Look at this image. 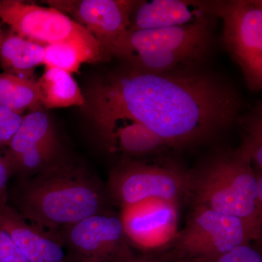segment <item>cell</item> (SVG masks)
<instances>
[{"mask_svg":"<svg viewBox=\"0 0 262 262\" xmlns=\"http://www.w3.org/2000/svg\"><path fill=\"white\" fill-rule=\"evenodd\" d=\"M208 20L168 28L126 31L114 44L110 54L146 72L161 73L194 68L209 48Z\"/></svg>","mask_w":262,"mask_h":262,"instance_id":"cell-4","label":"cell"},{"mask_svg":"<svg viewBox=\"0 0 262 262\" xmlns=\"http://www.w3.org/2000/svg\"><path fill=\"white\" fill-rule=\"evenodd\" d=\"M12 168L6 157L0 155V206L7 205L8 183Z\"/></svg>","mask_w":262,"mask_h":262,"instance_id":"cell-25","label":"cell"},{"mask_svg":"<svg viewBox=\"0 0 262 262\" xmlns=\"http://www.w3.org/2000/svg\"><path fill=\"white\" fill-rule=\"evenodd\" d=\"M127 239L143 253H164L178 233L179 205L151 199L122 208Z\"/></svg>","mask_w":262,"mask_h":262,"instance_id":"cell-9","label":"cell"},{"mask_svg":"<svg viewBox=\"0 0 262 262\" xmlns=\"http://www.w3.org/2000/svg\"><path fill=\"white\" fill-rule=\"evenodd\" d=\"M0 106L21 115L42 110L37 80L0 74Z\"/></svg>","mask_w":262,"mask_h":262,"instance_id":"cell-18","label":"cell"},{"mask_svg":"<svg viewBox=\"0 0 262 262\" xmlns=\"http://www.w3.org/2000/svg\"><path fill=\"white\" fill-rule=\"evenodd\" d=\"M84 63H98L96 58L80 48L69 44L45 46L43 64L46 68H56L72 75L78 72Z\"/></svg>","mask_w":262,"mask_h":262,"instance_id":"cell-19","label":"cell"},{"mask_svg":"<svg viewBox=\"0 0 262 262\" xmlns=\"http://www.w3.org/2000/svg\"><path fill=\"white\" fill-rule=\"evenodd\" d=\"M84 98L96 128L133 119L168 146L211 137L230 125L241 107L229 84L194 68L161 73L121 69L97 79Z\"/></svg>","mask_w":262,"mask_h":262,"instance_id":"cell-1","label":"cell"},{"mask_svg":"<svg viewBox=\"0 0 262 262\" xmlns=\"http://www.w3.org/2000/svg\"><path fill=\"white\" fill-rule=\"evenodd\" d=\"M207 13L222 18L223 41L243 71L249 89L262 87V2L259 0L201 2Z\"/></svg>","mask_w":262,"mask_h":262,"instance_id":"cell-7","label":"cell"},{"mask_svg":"<svg viewBox=\"0 0 262 262\" xmlns=\"http://www.w3.org/2000/svg\"><path fill=\"white\" fill-rule=\"evenodd\" d=\"M246 135L237 151L257 172L262 170V120L261 107L246 120Z\"/></svg>","mask_w":262,"mask_h":262,"instance_id":"cell-20","label":"cell"},{"mask_svg":"<svg viewBox=\"0 0 262 262\" xmlns=\"http://www.w3.org/2000/svg\"><path fill=\"white\" fill-rule=\"evenodd\" d=\"M258 238L241 219L194 206L185 227L165 253L174 262H199Z\"/></svg>","mask_w":262,"mask_h":262,"instance_id":"cell-5","label":"cell"},{"mask_svg":"<svg viewBox=\"0 0 262 262\" xmlns=\"http://www.w3.org/2000/svg\"><path fill=\"white\" fill-rule=\"evenodd\" d=\"M56 139L49 117L42 110L29 113L8 145L6 158L12 170H42L51 165Z\"/></svg>","mask_w":262,"mask_h":262,"instance_id":"cell-12","label":"cell"},{"mask_svg":"<svg viewBox=\"0 0 262 262\" xmlns=\"http://www.w3.org/2000/svg\"><path fill=\"white\" fill-rule=\"evenodd\" d=\"M114 262H174L171 258L165 253H141L136 255L132 251H127Z\"/></svg>","mask_w":262,"mask_h":262,"instance_id":"cell-24","label":"cell"},{"mask_svg":"<svg viewBox=\"0 0 262 262\" xmlns=\"http://www.w3.org/2000/svg\"><path fill=\"white\" fill-rule=\"evenodd\" d=\"M97 129L110 149H120L133 156L151 154L168 146L160 136L133 119H115Z\"/></svg>","mask_w":262,"mask_h":262,"instance_id":"cell-15","label":"cell"},{"mask_svg":"<svg viewBox=\"0 0 262 262\" xmlns=\"http://www.w3.org/2000/svg\"><path fill=\"white\" fill-rule=\"evenodd\" d=\"M81 262H100V261H95V260H84V261H82Z\"/></svg>","mask_w":262,"mask_h":262,"instance_id":"cell-26","label":"cell"},{"mask_svg":"<svg viewBox=\"0 0 262 262\" xmlns=\"http://www.w3.org/2000/svg\"><path fill=\"white\" fill-rule=\"evenodd\" d=\"M45 3L87 29L110 54L114 44L128 29L136 1L48 0Z\"/></svg>","mask_w":262,"mask_h":262,"instance_id":"cell-10","label":"cell"},{"mask_svg":"<svg viewBox=\"0 0 262 262\" xmlns=\"http://www.w3.org/2000/svg\"><path fill=\"white\" fill-rule=\"evenodd\" d=\"M67 239L80 261L114 262L130 251L121 218L97 213L67 227Z\"/></svg>","mask_w":262,"mask_h":262,"instance_id":"cell-11","label":"cell"},{"mask_svg":"<svg viewBox=\"0 0 262 262\" xmlns=\"http://www.w3.org/2000/svg\"><path fill=\"white\" fill-rule=\"evenodd\" d=\"M201 2L184 0L136 1L127 31L168 28L208 18Z\"/></svg>","mask_w":262,"mask_h":262,"instance_id":"cell-14","label":"cell"},{"mask_svg":"<svg viewBox=\"0 0 262 262\" xmlns=\"http://www.w3.org/2000/svg\"><path fill=\"white\" fill-rule=\"evenodd\" d=\"M0 262H29L10 234L0 228Z\"/></svg>","mask_w":262,"mask_h":262,"instance_id":"cell-23","label":"cell"},{"mask_svg":"<svg viewBox=\"0 0 262 262\" xmlns=\"http://www.w3.org/2000/svg\"><path fill=\"white\" fill-rule=\"evenodd\" d=\"M0 20L12 32L43 46L72 45L89 53L97 62L111 56L87 29L51 7L3 0L0 1Z\"/></svg>","mask_w":262,"mask_h":262,"instance_id":"cell-6","label":"cell"},{"mask_svg":"<svg viewBox=\"0 0 262 262\" xmlns=\"http://www.w3.org/2000/svg\"><path fill=\"white\" fill-rule=\"evenodd\" d=\"M190 195L194 206L237 217L261 235V172H256L237 150L215 157L192 175Z\"/></svg>","mask_w":262,"mask_h":262,"instance_id":"cell-3","label":"cell"},{"mask_svg":"<svg viewBox=\"0 0 262 262\" xmlns=\"http://www.w3.org/2000/svg\"><path fill=\"white\" fill-rule=\"evenodd\" d=\"M0 228L10 234L29 262H71L59 237L29 225L8 205L0 206Z\"/></svg>","mask_w":262,"mask_h":262,"instance_id":"cell-13","label":"cell"},{"mask_svg":"<svg viewBox=\"0 0 262 262\" xmlns=\"http://www.w3.org/2000/svg\"><path fill=\"white\" fill-rule=\"evenodd\" d=\"M41 106L46 108L84 105L85 98L73 76L56 68H46L37 81Z\"/></svg>","mask_w":262,"mask_h":262,"instance_id":"cell-17","label":"cell"},{"mask_svg":"<svg viewBox=\"0 0 262 262\" xmlns=\"http://www.w3.org/2000/svg\"><path fill=\"white\" fill-rule=\"evenodd\" d=\"M2 36H3V34H2L1 28H0V42H1Z\"/></svg>","mask_w":262,"mask_h":262,"instance_id":"cell-27","label":"cell"},{"mask_svg":"<svg viewBox=\"0 0 262 262\" xmlns=\"http://www.w3.org/2000/svg\"><path fill=\"white\" fill-rule=\"evenodd\" d=\"M191 178L171 164L125 161L111 173L108 187L122 208L151 199L179 205L190 195Z\"/></svg>","mask_w":262,"mask_h":262,"instance_id":"cell-8","label":"cell"},{"mask_svg":"<svg viewBox=\"0 0 262 262\" xmlns=\"http://www.w3.org/2000/svg\"><path fill=\"white\" fill-rule=\"evenodd\" d=\"M45 46L26 39L10 31L3 34L0 42V63L5 73L28 79L34 78L38 66L43 64Z\"/></svg>","mask_w":262,"mask_h":262,"instance_id":"cell-16","label":"cell"},{"mask_svg":"<svg viewBox=\"0 0 262 262\" xmlns=\"http://www.w3.org/2000/svg\"><path fill=\"white\" fill-rule=\"evenodd\" d=\"M199 262H262V256L251 244H245L217 257Z\"/></svg>","mask_w":262,"mask_h":262,"instance_id":"cell-22","label":"cell"},{"mask_svg":"<svg viewBox=\"0 0 262 262\" xmlns=\"http://www.w3.org/2000/svg\"><path fill=\"white\" fill-rule=\"evenodd\" d=\"M22 118L23 115L0 106V142L3 146L9 145L20 127Z\"/></svg>","mask_w":262,"mask_h":262,"instance_id":"cell-21","label":"cell"},{"mask_svg":"<svg viewBox=\"0 0 262 262\" xmlns=\"http://www.w3.org/2000/svg\"><path fill=\"white\" fill-rule=\"evenodd\" d=\"M19 213L39 228L56 231L102 211L103 198L89 175L71 164H51L24 184Z\"/></svg>","mask_w":262,"mask_h":262,"instance_id":"cell-2","label":"cell"}]
</instances>
